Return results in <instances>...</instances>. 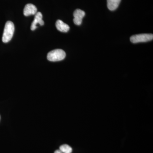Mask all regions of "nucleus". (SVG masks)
<instances>
[{
    "label": "nucleus",
    "mask_w": 153,
    "mask_h": 153,
    "mask_svg": "<svg viewBox=\"0 0 153 153\" xmlns=\"http://www.w3.org/2000/svg\"><path fill=\"white\" fill-rule=\"evenodd\" d=\"M65 52L62 49H57L52 50L48 53L47 58L52 62H56L63 60L66 57Z\"/></svg>",
    "instance_id": "obj_2"
},
{
    "label": "nucleus",
    "mask_w": 153,
    "mask_h": 153,
    "mask_svg": "<svg viewBox=\"0 0 153 153\" xmlns=\"http://www.w3.org/2000/svg\"><path fill=\"white\" fill-rule=\"evenodd\" d=\"M37 9L36 6L33 4H29L25 6L24 10V14L26 16L36 15Z\"/></svg>",
    "instance_id": "obj_6"
},
{
    "label": "nucleus",
    "mask_w": 153,
    "mask_h": 153,
    "mask_svg": "<svg viewBox=\"0 0 153 153\" xmlns=\"http://www.w3.org/2000/svg\"><path fill=\"white\" fill-rule=\"evenodd\" d=\"M121 0H107V7L110 10H116L119 5Z\"/></svg>",
    "instance_id": "obj_8"
},
{
    "label": "nucleus",
    "mask_w": 153,
    "mask_h": 153,
    "mask_svg": "<svg viewBox=\"0 0 153 153\" xmlns=\"http://www.w3.org/2000/svg\"><path fill=\"white\" fill-rule=\"evenodd\" d=\"M54 153H63L60 150H57L55 151Z\"/></svg>",
    "instance_id": "obj_10"
},
{
    "label": "nucleus",
    "mask_w": 153,
    "mask_h": 153,
    "mask_svg": "<svg viewBox=\"0 0 153 153\" xmlns=\"http://www.w3.org/2000/svg\"><path fill=\"white\" fill-rule=\"evenodd\" d=\"M15 26L13 22L8 21L6 23L2 37V41L7 43L9 42L13 36Z\"/></svg>",
    "instance_id": "obj_1"
},
{
    "label": "nucleus",
    "mask_w": 153,
    "mask_h": 153,
    "mask_svg": "<svg viewBox=\"0 0 153 153\" xmlns=\"http://www.w3.org/2000/svg\"><path fill=\"white\" fill-rule=\"evenodd\" d=\"M73 16L74 17L73 21L74 24L79 26L82 24V19L85 16V13L80 9H76L74 11Z\"/></svg>",
    "instance_id": "obj_4"
},
{
    "label": "nucleus",
    "mask_w": 153,
    "mask_h": 153,
    "mask_svg": "<svg viewBox=\"0 0 153 153\" xmlns=\"http://www.w3.org/2000/svg\"><path fill=\"white\" fill-rule=\"evenodd\" d=\"M153 35L152 34H141L134 35L130 38V41L134 44L147 42L152 40Z\"/></svg>",
    "instance_id": "obj_3"
},
{
    "label": "nucleus",
    "mask_w": 153,
    "mask_h": 153,
    "mask_svg": "<svg viewBox=\"0 0 153 153\" xmlns=\"http://www.w3.org/2000/svg\"><path fill=\"white\" fill-rule=\"evenodd\" d=\"M0 119H1V117H0Z\"/></svg>",
    "instance_id": "obj_11"
},
{
    "label": "nucleus",
    "mask_w": 153,
    "mask_h": 153,
    "mask_svg": "<svg viewBox=\"0 0 153 153\" xmlns=\"http://www.w3.org/2000/svg\"><path fill=\"white\" fill-rule=\"evenodd\" d=\"M43 16L41 12H38L35 15V19L31 25V30H35L37 28V25L43 26L44 24V21L42 20Z\"/></svg>",
    "instance_id": "obj_5"
},
{
    "label": "nucleus",
    "mask_w": 153,
    "mask_h": 153,
    "mask_svg": "<svg viewBox=\"0 0 153 153\" xmlns=\"http://www.w3.org/2000/svg\"><path fill=\"white\" fill-rule=\"evenodd\" d=\"M55 25L57 30L63 33H67L70 29L69 26L62 22L61 20H57Z\"/></svg>",
    "instance_id": "obj_7"
},
{
    "label": "nucleus",
    "mask_w": 153,
    "mask_h": 153,
    "mask_svg": "<svg viewBox=\"0 0 153 153\" xmlns=\"http://www.w3.org/2000/svg\"><path fill=\"white\" fill-rule=\"evenodd\" d=\"M60 150L63 153H71L72 149L71 147L68 145L64 144L60 146Z\"/></svg>",
    "instance_id": "obj_9"
}]
</instances>
